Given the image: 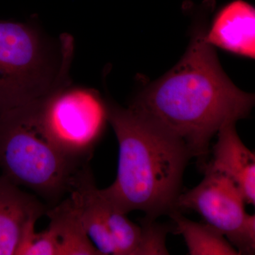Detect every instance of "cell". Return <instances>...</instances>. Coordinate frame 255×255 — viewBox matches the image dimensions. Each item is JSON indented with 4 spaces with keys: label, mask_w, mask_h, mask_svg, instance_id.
I'll list each match as a JSON object with an SVG mask.
<instances>
[{
    "label": "cell",
    "mask_w": 255,
    "mask_h": 255,
    "mask_svg": "<svg viewBox=\"0 0 255 255\" xmlns=\"http://www.w3.org/2000/svg\"><path fill=\"white\" fill-rule=\"evenodd\" d=\"M205 32L196 31L180 61L130 105L179 137L201 167L213 137L225 124L248 117L255 103L254 95L224 73Z\"/></svg>",
    "instance_id": "cell-1"
},
{
    "label": "cell",
    "mask_w": 255,
    "mask_h": 255,
    "mask_svg": "<svg viewBox=\"0 0 255 255\" xmlns=\"http://www.w3.org/2000/svg\"><path fill=\"white\" fill-rule=\"evenodd\" d=\"M119 143L118 171L101 194L116 209L145 213L146 221L177 209L182 178L192 157L186 144L146 114L106 101Z\"/></svg>",
    "instance_id": "cell-2"
},
{
    "label": "cell",
    "mask_w": 255,
    "mask_h": 255,
    "mask_svg": "<svg viewBox=\"0 0 255 255\" xmlns=\"http://www.w3.org/2000/svg\"><path fill=\"white\" fill-rule=\"evenodd\" d=\"M73 53L69 36L55 46L33 25L0 20V113L70 83Z\"/></svg>",
    "instance_id": "cell-3"
},
{
    "label": "cell",
    "mask_w": 255,
    "mask_h": 255,
    "mask_svg": "<svg viewBox=\"0 0 255 255\" xmlns=\"http://www.w3.org/2000/svg\"><path fill=\"white\" fill-rule=\"evenodd\" d=\"M34 102L0 113V171L51 208L68 196L74 177L81 168L42 133Z\"/></svg>",
    "instance_id": "cell-4"
},
{
    "label": "cell",
    "mask_w": 255,
    "mask_h": 255,
    "mask_svg": "<svg viewBox=\"0 0 255 255\" xmlns=\"http://www.w3.org/2000/svg\"><path fill=\"white\" fill-rule=\"evenodd\" d=\"M34 111L42 133L70 162L89 164L108 122L98 92L70 82L35 102Z\"/></svg>",
    "instance_id": "cell-5"
},
{
    "label": "cell",
    "mask_w": 255,
    "mask_h": 255,
    "mask_svg": "<svg viewBox=\"0 0 255 255\" xmlns=\"http://www.w3.org/2000/svg\"><path fill=\"white\" fill-rule=\"evenodd\" d=\"M199 185L178 198L177 209L191 210L223 234L240 255H254L255 215L247 214L244 196L227 176L207 165Z\"/></svg>",
    "instance_id": "cell-6"
},
{
    "label": "cell",
    "mask_w": 255,
    "mask_h": 255,
    "mask_svg": "<svg viewBox=\"0 0 255 255\" xmlns=\"http://www.w3.org/2000/svg\"><path fill=\"white\" fill-rule=\"evenodd\" d=\"M48 206L0 175V255H18Z\"/></svg>",
    "instance_id": "cell-7"
},
{
    "label": "cell",
    "mask_w": 255,
    "mask_h": 255,
    "mask_svg": "<svg viewBox=\"0 0 255 255\" xmlns=\"http://www.w3.org/2000/svg\"><path fill=\"white\" fill-rule=\"evenodd\" d=\"M236 124L230 122L221 128L213 147L212 159L204 165L230 178L241 191L247 204L255 206V155L242 142Z\"/></svg>",
    "instance_id": "cell-8"
},
{
    "label": "cell",
    "mask_w": 255,
    "mask_h": 255,
    "mask_svg": "<svg viewBox=\"0 0 255 255\" xmlns=\"http://www.w3.org/2000/svg\"><path fill=\"white\" fill-rule=\"evenodd\" d=\"M204 39L236 54L255 58V9L245 0H233L223 6L215 16Z\"/></svg>",
    "instance_id": "cell-9"
},
{
    "label": "cell",
    "mask_w": 255,
    "mask_h": 255,
    "mask_svg": "<svg viewBox=\"0 0 255 255\" xmlns=\"http://www.w3.org/2000/svg\"><path fill=\"white\" fill-rule=\"evenodd\" d=\"M46 216L49 219L48 228L59 246L60 255H102L87 236L70 196L48 208Z\"/></svg>",
    "instance_id": "cell-10"
},
{
    "label": "cell",
    "mask_w": 255,
    "mask_h": 255,
    "mask_svg": "<svg viewBox=\"0 0 255 255\" xmlns=\"http://www.w3.org/2000/svg\"><path fill=\"white\" fill-rule=\"evenodd\" d=\"M175 223L174 233L181 235L191 255H238L237 250L212 226L184 218L178 210L169 214Z\"/></svg>",
    "instance_id": "cell-11"
}]
</instances>
